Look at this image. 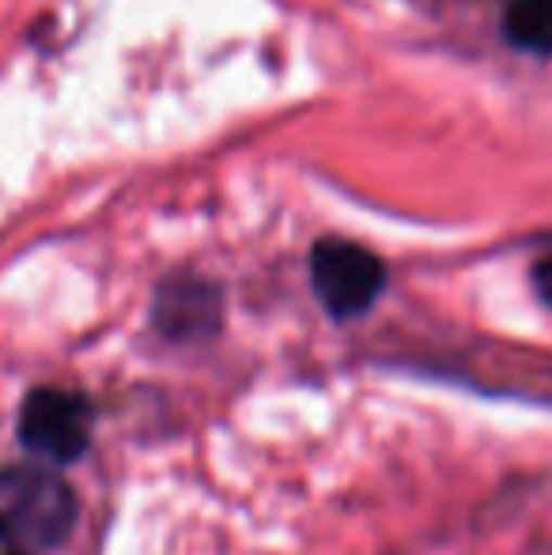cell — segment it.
Listing matches in <instances>:
<instances>
[{
    "mask_svg": "<svg viewBox=\"0 0 552 555\" xmlns=\"http://www.w3.org/2000/svg\"><path fill=\"white\" fill-rule=\"evenodd\" d=\"M534 287H538V295L552 307V257H545V261L534 269Z\"/></svg>",
    "mask_w": 552,
    "mask_h": 555,
    "instance_id": "8992f818",
    "label": "cell"
},
{
    "mask_svg": "<svg viewBox=\"0 0 552 555\" xmlns=\"http://www.w3.org/2000/svg\"><path fill=\"white\" fill-rule=\"evenodd\" d=\"M310 284L314 295L333 318L348 322L360 318L363 310L375 307V299L386 287V269L371 249L356 246V242H318L310 254Z\"/></svg>",
    "mask_w": 552,
    "mask_h": 555,
    "instance_id": "7a4b0ae2",
    "label": "cell"
},
{
    "mask_svg": "<svg viewBox=\"0 0 552 555\" xmlns=\"http://www.w3.org/2000/svg\"><path fill=\"white\" fill-rule=\"evenodd\" d=\"M76 491L50 468L12 465L0 473V537L15 548H57L76 526Z\"/></svg>",
    "mask_w": 552,
    "mask_h": 555,
    "instance_id": "6da1fadb",
    "label": "cell"
},
{
    "mask_svg": "<svg viewBox=\"0 0 552 555\" xmlns=\"http://www.w3.org/2000/svg\"><path fill=\"white\" fill-rule=\"evenodd\" d=\"M503 35L526 53H552V0H511L503 12Z\"/></svg>",
    "mask_w": 552,
    "mask_h": 555,
    "instance_id": "277c9868",
    "label": "cell"
},
{
    "mask_svg": "<svg viewBox=\"0 0 552 555\" xmlns=\"http://www.w3.org/2000/svg\"><path fill=\"white\" fill-rule=\"evenodd\" d=\"M20 439L30 453L57 461V465L84 457V450L91 446L88 401L76 393H65V389H35L23 401Z\"/></svg>",
    "mask_w": 552,
    "mask_h": 555,
    "instance_id": "3957f363",
    "label": "cell"
},
{
    "mask_svg": "<svg viewBox=\"0 0 552 555\" xmlns=\"http://www.w3.org/2000/svg\"><path fill=\"white\" fill-rule=\"evenodd\" d=\"M208 307H213V292L208 287L178 284L159 299V325L170 336H190L208 330Z\"/></svg>",
    "mask_w": 552,
    "mask_h": 555,
    "instance_id": "5b68a950",
    "label": "cell"
}]
</instances>
